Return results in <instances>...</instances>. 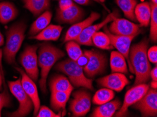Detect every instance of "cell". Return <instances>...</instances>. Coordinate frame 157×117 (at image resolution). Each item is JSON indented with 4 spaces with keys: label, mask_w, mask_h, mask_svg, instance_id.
Instances as JSON below:
<instances>
[{
    "label": "cell",
    "mask_w": 157,
    "mask_h": 117,
    "mask_svg": "<svg viewBox=\"0 0 157 117\" xmlns=\"http://www.w3.org/2000/svg\"><path fill=\"white\" fill-rule=\"evenodd\" d=\"M148 41L144 39L138 44H134L129 52L130 70L135 74V85L146 83L150 79L151 64L147 58Z\"/></svg>",
    "instance_id": "1"
},
{
    "label": "cell",
    "mask_w": 157,
    "mask_h": 117,
    "mask_svg": "<svg viewBox=\"0 0 157 117\" xmlns=\"http://www.w3.org/2000/svg\"><path fill=\"white\" fill-rule=\"evenodd\" d=\"M65 56L63 51L49 44H43L37 54L38 67L40 68V86L43 93L47 92V79L51 69L57 61Z\"/></svg>",
    "instance_id": "2"
},
{
    "label": "cell",
    "mask_w": 157,
    "mask_h": 117,
    "mask_svg": "<svg viewBox=\"0 0 157 117\" xmlns=\"http://www.w3.org/2000/svg\"><path fill=\"white\" fill-rule=\"evenodd\" d=\"M55 70L67 76L73 87H82L93 90L94 87L91 79L85 76L83 68L72 60L68 58L59 62L55 65Z\"/></svg>",
    "instance_id": "3"
},
{
    "label": "cell",
    "mask_w": 157,
    "mask_h": 117,
    "mask_svg": "<svg viewBox=\"0 0 157 117\" xmlns=\"http://www.w3.org/2000/svg\"><path fill=\"white\" fill-rule=\"evenodd\" d=\"M26 25L18 23L10 27L6 33V42L4 49V58L9 64H16V56L25 38Z\"/></svg>",
    "instance_id": "4"
},
{
    "label": "cell",
    "mask_w": 157,
    "mask_h": 117,
    "mask_svg": "<svg viewBox=\"0 0 157 117\" xmlns=\"http://www.w3.org/2000/svg\"><path fill=\"white\" fill-rule=\"evenodd\" d=\"M10 91L18 101L19 106L16 111L9 114V116L23 117L26 116L33 110V104L31 99L26 94L21 83V79L13 82H9Z\"/></svg>",
    "instance_id": "5"
},
{
    "label": "cell",
    "mask_w": 157,
    "mask_h": 117,
    "mask_svg": "<svg viewBox=\"0 0 157 117\" xmlns=\"http://www.w3.org/2000/svg\"><path fill=\"white\" fill-rule=\"evenodd\" d=\"M37 50V46H26L20 57V62L24 68L25 72L35 82H37L39 76Z\"/></svg>",
    "instance_id": "6"
},
{
    "label": "cell",
    "mask_w": 157,
    "mask_h": 117,
    "mask_svg": "<svg viewBox=\"0 0 157 117\" xmlns=\"http://www.w3.org/2000/svg\"><path fill=\"white\" fill-rule=\"evenodd\" d=\"M149 86L147 83L135 85L126 92L123 104L120 109L116 112L115 116L121 117L127 115L128 108L138 102L149 90Z\"/></svg>",
    "instance_id": "7"
},
{
    "label": "cell",
    "mask_w": 157,
    "mask_h": 117,
    "mask_svg": "<svg viewBox=\"0 0 157 117\" xmlns=\"http://www.w3.org/2000/svg\"><path fill=\"white\" fill-rule=\"evenodd\" d=\"M91 108V95L85 90H80L73 93V100L70 103V111L73 116H84Z\"/></svg>",
    "instance_id": "8"
},
{
    "label": "cell",
    "mask_w": 157,
    "mask_h": 117,
    "mask_svg": "<svg viewBox=\"0 0 157 117\" xmlns=\"http://www.w3.org/2000/svg\"><path fill=\"white\" fill-rule=\"evenodd\" d=\"M107 58L105 54L97 51H91L89 61L83 68V71L87 77L91 79L101 75L106 70Z\"/></svg>",
    "instance_id": "9"
},
{
    "label": "cell",
    "mask_w": 157,
    "mask_h": 117,
    "mask_svg": "<svg viewBox=\"0 0 157 117\" xmlns=\"http://www.w3.org/2000/svg\"><path fill=\"white\" fill-rule=\"evenodd\" d=\"M137 109L142 116H156L157 115V91L154 88H149L143 97L132 105Z\"/></svg>",
    "instance_id": "10"
},
{
    "label": "cell",
    "mask_w": 157,
    "mask_h": 117,
    "mask_svg": "<svg viewBox=\"0 0 157 117\" xmlns=\"http://www.w3.org/2000/svg\"><path fill=\"white\" fill-rule=\"evenodd\" d=\"M111 33L121 36H136L140 33V25L125 18H116L109 26Z\"/></svg>",
    "instance_id": "11"
},
{
    "label": "cell",
    "mask_w": 157,
    "mask_h": 117,
    "mask_svg": "<svg viewBox=\"0 0 157 117\" xmlns=\"http://www.w3.org/2000/svg\"><path fill=\"white\" fill-rule=\"evenodd\" d=\"M105 32L110 39L111 44L113 48L117 49V51L119 52L125 57L127 60L128 65L130 68V60H129V52L130 49V45L135 37L134 36H121L113 35L110 32L108 27L105 26L104 27Z\"/></svg>",
    "instance_id": "12"
},
{
    "label": "cell",
    "mask_w": 157,
    "mask_h": 117,
    "mask_svg": "<svg viewBox=\"0 0 157 117\" xmlns=\"http://www.w3.org/2000/svg\"><path fill=\"white\" fill-rule=\"evenodd\" d=\"M16 69L21 74V83L23 90L32 100L33 107H34V113H33V114L35 116L40 107V100L39 95H38V90L36 84H35L34 81L29 77V76H28L27 74L23 70L18 68H16Z\"/></svg>",
    "instance_id": "13"
},
{
    "label": "cell",
    "mask_w": 157,
    "mask_h": 117,
    "mask_svg": "<svg viewBox=\"0 0 157 117\" xmlns=\"http://www.w3.org/2000/svg\"><path fill=\"white\" fill-rule=\"evenodd\" d=\"M97 82L101 87L109 88L116 92H121L130 83L125 74L119 72H112L111 75L99 79Z\"/></svg>",
    "instance_id": "14"
},
{
    "label": "cell",
    "mask_w": 157,
    "mask_h": 117,
    "mask_svg": "<svg viewBox=\"0 0 157 117\" xmlns=\"http://www.w3.org/2000/svg\"><path fill=\"white\" fill-rule=\"evenodd\" d=\"M100 18V14L97 12H92L90 16L84 20H81L80 22L74 23L71 27L67 30L64 37V42H66L70 40H75L78 36L84 31L87 27L93 24L94 21Z\"/></svg>",
    "instance_id": "15"
},
{
    "label": "cell",
    "mask_w": 157,
    "mask_h": 117,
    "mask_svg": "<svg viewBox=\"0 0 157 117\" xmlns=\"http://www.w3.org/2000/svg\"><path fill=\"white\" fill-rule=\"evenodd\" d=\"M85 16V12L79 6L73 5L65 10H58L56 11V19L59 23L74 24L80 22Z\"/></svg>",
    "instance_id": "16"
},
{
    "label": "cell",
    "mask_w": 157,
    "mask_h": 117,
    "mask_svg": "<svg viewBox=\"0 0 157 117\" xmlns=\"http://www.w3.org/2000/svg\"><path fill=\"white\" fill-rule=\"evenodd\" d=\"M71 91L52 92L50 103L53 110L60 112L62 116L66 114V106L70 98Z\"/></svg>",
    "instance_id": "17"
},
{
    "label": "cell",
    "mask_w": 157,
    "mask_h": 117,
    "mask_svg": "<svg viewBox=\"0 0 157 117\" xmlns=\"http://www.w3.org/2000/svg\"><path fill=\"white\" fill-rule=\"evenodd\" d=\"M121 102L119 100L116 99L111 100L106 103L100 104L98 107L94 109L91 114L92 117H111L115 115L121 106Z\"/></svg>",
    "instance_id": "18"
},
{
    "label": "cell",
    "mask_w": 157,
    "mask_h": 117,
    "mask_svg": "<svg viewBox=\"0 0 157 117\" xmlns=\"http://www.w3.org/2000/svg\"><path fill=\"white\" fill-rule=\"evenodd\" d=\"M63 28L60 25H49L37 35L31 38L39 41H57L60 37Z\"/></svg>",
    "instance_id": "19"
},
{
    "label": "cell",
    "mask_w": 157,
    "mask_h": 117,
    "mask_svg": "<svg viewBox=\"0 0 157 117\" xmlns=\"http://www.w3.org/2000/svg\"><path fill=\"white\" fill-rule=\"evenodd\" d=\"M135 19L138 21L140 26L147 27L149 25L151 17V6L148 2L137 4L135 9Z\"/></svg>",
    "instance_id": "20"
},
{
    "label": "cell",
    "mask_w": 157,
    "mask_h": 117,
    "mask_svg": "<svg viewBox=\"0 0 157 117\" xmlns=\"http://www.w3.org/2000/svg\"><path fill=\"white\" fill-rule=\"evenodd\" d=\"M49 89L52 92L57 91H71L73 87L68 79L63 75H55L49 81Z\"/></svg>",
    "instance_id": "21"
},
{
    "label": "cell",
    "mask_w": 157,
    "mask_h": 117,
    "mask_svg": "<svg viewBox=\"0 0 157 117\" xmlns=\"http://www.w3.org/2000/svg\"><path fill=\"white\" fill-rule=\"evenodd\" d=\"M110 67L112 72L127 74L128 63L124 56L118 51H112L110 56Z\"/></svg>",
    "instance_id": "22"
},
{
    "label": "cell",
    "mask_w": 157,
    "mask_h": 117,
    "mask_svg": "<svg viewBox=\"0 0 157 117\" xmlns=\"http://www.w3.org/2000/svg\"><path fill=\"white\" fill-rule=\"evenodd\" d=\"M18 10L13 3L9 2H0V23L6 24L15 19Z\"/></svg>",
    "instance_id": "23"
},
{
    "label": "cell",
    "mask_w": 157,
    "mask_h": 117,
    "mask_svg": "<svg viewBox=\"0 0 157 117\" xmlns=\"http://www.w3.org/2000/svg\"><path fill=\"white\" fill-rule=\"evenodd\" d=\"M52 13L47 10L40 14L37 20L32 24L29 31V34L31 36H35L47 27L51 22Z\"/></svg>",
    "instance_id": "24"
},
{
    "label": "cell",
    "mask_w": 157,
    "mask_h": 117,
    "mask_svg": "<svg viewBox=\"0 0 157 117\" xmlns=\"http://www.w3.org/2000/svg\"><path fill=\"white\" fill-rule=\"evenodd\" d=\"M25 8L35 16H40L50 6V0H23Z\"/></svg>",
    "instance_id": "25"
},
{
    "label": "cell",
    "mask_w": 157,
    "mask_h": 117,
    "mask_svg": "<svg viewBox=\"0 0 157 117\" xmlns=\"http://www.w3.org/2000/svg\"><path fill=\"white\" fill-rule=\"evenodd\" d=\"M118 16H119V13L117 10H115L113 11L112 13L109 14L101 22L95 24V25H90L89 27H87L86 29L83 31V33L87 36L89 37H92V35L94 33L98 32V31H100L101 28H104L105 26H106L109 23H111V21H113L114 19L116 18H118Z\"/></svg>",
    "instance_id": "26"
},
{
    "label": "cell",
    "mask_w": 157,
    "mask_h": 117,
    "mask_svg": "<svg viewBox=\"0 0 157 117\" xmlns=\"http://www.w3.org/2000/svg\"><path fill=\"white\" fill-rule=\"evenodd\" d=\"M116 2L126 18L130 20H135V9L137 4V0H116Z\"/></svg>",
    "instance_id": "27"
},
{
    "label": "cell",
    "mask_w": 157,
    "mask_h": 117,
    "mask_svg": "<svg viewBox=\"0 0 157 117\" xmlns=\"http://www.w3.org/2000/svg\"><path fill=\"white\" fill-rule=\"evenodd\" d=\"M92 40L93 45L99 49L104 50H111L113 49L111 44L109 37L106 32L98 31L94 33L92 36Z\"/></svg>",
    "instance_id": "28"
},
{
    "label": "cell",
    "mask_w": 157,
    "mask_h": 117,
    "mask_svg": "<svg viewBox=\"0 0 157 117\" xmlns=\"http://www.w3.org/2000/svg\"><path fill=\"white\" fill-rule=\"evenodd\" d=\"M114 96H115V93L113 90L106 88H103L95 93L92 98V102L95 104L100 105V104H103L112 100L114 98Z\"/></svg>",
    "instance_id": "29"
},
{
    "label": "cell",
    "mask_w": 157,
    "mask_h": 117,
    "mask_svg": "<svg viewBox=\"0 0 157 117\" xmlns=\"http://www.w3.org/2000/svg\"><path fill=\"white\" fill-rule=\"evenodd\" d=\"M151 6V17L149 24H150V33L149 37L151 42L156 43L157 41V4L150 3Z\"/></svg>",
    "instance_id": "30"
},
{
    "label": "cell",
    "mask_w": 157,
    "mask_h": 117,
    "mask_svg": "<svg viewBox=\"0 0 157 117\" xmlns=\"http://www.w3.org/2000/svg\"><path fill=\"white\" fill-rule=\"evenodd\" d=\"M66 50L69 58L73 61H76L78 58L81 56L82 51L80 46V44L75 40H70L66 42Z\"/></svg>",
    "instance_id": "31"
},
{
    "label": "cell",
    "mask_w": 157,
    "mask_h": 117,
    "mask_svg": "<svg viewBox=\"0 0 157 117\" xmlns=\"http://www.w3.org/2000/svg\"><path fill=\"white\" fill-rule=\"evenodd\" d=\"M37 117H61L62 116L60 112L56 113L46 106H41L38 110L36 116Z\"/></svg>",
    "instance_id": "32"
},
{
    "label": "cell",
    "mask_w": 157,
    "mask_h": 117,
    "mask_svg": "<svg viewBox=\"0 0 157 117\" xmlns=\"http://www.w3.org/2000/svg\"><path fill=\"white\" fill-rule=\"evenodd\" d=\"M11 104V100L6 88L5 87L4 91L0 93V116H2V110L4 107H9Z\"/></svg>",
    "instance_id": "33"
},
{
    "label": "cell",
    "mask_w": 157,
    "mask_h": 117,
    "mask_svg": "<svg viewBox=\"0 0 157 117\" xmlns=\"http://www.w3.org/2000/svg\"><path fill=\"white\" fill-rule=\"evenodd\" d=\"M90 53H91V51H88V50L82 51V55L78 58L77 60L75 61V63L80 67L83 68L87 64L88 61H89Z\"/></svg>",
    "instance_id": "34"
},
{
    "label": "cell",
    "mask_w": 157,
    "mask_h": 117,
    "mask_svg": "<svg viewBox=\"0 0 157 117\" xmlns=\"http://www.w3.org/2000/svg\"><path fill=\"white\" fill-rule=\"evenodd\" d=\"M147 58L150 63L156 64L157 63V47L154 46L147 50Z\"/></svg>",
    "instance_id": "35"
},
{
    "label": "cell",
    "mask_w": 157,
    "mask_h": 117,
    "mask_svg": "<svg viewBox=\"0 0 157 117\" xmlns=\"http://www.w3.org/2000/svg\"><path fill=\"white\" fill-rule=\"evenodd\" d=\"M74 4L73 0H59V10H65L70 7L72 6Z\"/></svg>",
    "instance_id": "36"
},
{
    "label": "cell",
    "mask_w": 157,
    "mask_h": 117,
    "mask_svg": "<svg viewBox=\"0 0 157 117\" xmlns=\"http://www.w3.org/2000/svg\"><path fill=\"white\" fill-rule=\"evenodd\" d=\"M150 78H151V79L153 81H156V82H157V68H156V65L154 67L153 69H151Z\"/></svg>",
    "instance_id": "37"
},
{
    "label": "cell",
    "mask_w": 157,
    "mask_h": 117,
    "mask_svg": "<svg viewBox=\"0 0 157 117\" xmlns=\"http://www.w3.org/2000/svg\"><path fill=\"white\" fill-rule=\"evenodd\" d=\"M73 2H75L80 5H87L89 3L90 0H73Z\"/></svg>",
    "instance_id": "38"
},
{
    "label": "cell",
    "mask_w": 157,
    "mask_h": 117,
    "mask_svg": "<svg viewBox=\"0 0 157 117\" xmlns=\"http://www.w3.org/2000/svg\"><path fill=\"white\" fill-rule=\"evenodd\" d=\"M3 82H4V74H3V71H2V68L1 67V68H0V90L2 89V86Z\"/></svg>",
    "instance_id": "39"
},
{
    "label": "cell",
    "mask_w": 157,
    "mask_h": 117,
    "mask_svg": "<svg viewBox=\"0 0 157 117\" xmlns=\"http://www.w3.org/2000/svg\"><path fill=\"white\" fill-rule=\"evenodd\" d=\"M150 86H151V88H154V89H156V88H157V82H156V81L152 80Z\"/></svg>",
    "instance_id": "40"
},
{
    "label": "cell",
    "mask_w": 157,
    "mask_h": 117,
    "mask_svg": "<svg viewBox=\"0 0 157 117\" xmlns=\"http://www.w3.org/2000/svg\"><path fill=\"white\" fill-rule=\"evenodd\" d=\"M4 36L2 35L1 31H0V46H2V45L4 44Z\"/></svg>",
    "instance_id": "41"
},
{
    "label": "cell",
    "mask_w": 157,
    "mask_h": 117,
    "mask_svg": "<svg viewBox=\"0 0 157 117\" xmlns=\"http://www.w3.org/2000/svg\"><path fill=\"white\" fill-rule=\"evenodd\" d=\"M151 3L152 4H157V0H151Z\"/></svg>",
    "instance_id": "42"
}]
</instances>
